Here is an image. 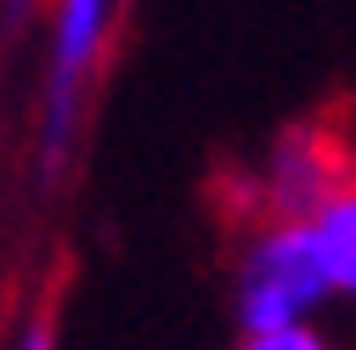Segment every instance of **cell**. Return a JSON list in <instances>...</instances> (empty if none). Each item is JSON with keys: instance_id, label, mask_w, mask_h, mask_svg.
<instances>
[{"instance_id": "cell-7", "label": "cell", "mask_w": 356, "mask_h": 350, "mask_svg": "<svg viewBox=\"0 0 356 350\" xmlns=\"http://www.w3.org/2000/svg\"><path fill=\"white\" fill-rule=\"evenodd\" d=\"M12 350H57V322L51 317H29L12 339Z\"/></svg>"}, {"instance_id": "cell-4", "label": "cell", "mask_w": 356, "mask_h": 350, "mask_svg": "<svg viewBox=\"0 0 356 350\" xmlns=\"http://www.w3.org/2000/svg\"><path fill=\"white\" fill-rule=\"evenodd\" d=\"M300 221H305V238H311V254H317L328 294L356 299V169H345L339 187Z\"/></svg>"}, {"instance_id": "cell-2", "label": "cell", "mask_w": 356, "mask_h": 350, "mask_svg": "<svg viewBox=\"0 0 356 350\" xmlns=\"http://www.w3.org/2000/svg\"><path fill=\"white\" fill-rule=\"evenodd\" d=\"M328 283L317 272L305 221H260L249 226L238 266H232V311L243 333H266V328H294L311 322L328 305Z\"/></svg>"}, {"instance_id": "cell-6", "label": "cell", "mask_w": 356, "mask_h": 350, "mask_svg": "<svg viewBox=\"0 0 356 350\" xmlns=\"http://www.w3.org/2000/svg\"><path fill=\"white\" fill-rule=\"evenodd\" d=\"M40 12H51V0H0V28H6V34H23Z\"/></svg>"}, {"instance_id": "cell-5", "label": "cell", "mask_w": 356, "mask_h": 350, "mask_svg": "<svg viewBox=\"0 0 356 350\" xmlns=\"http://www.w3.org/2000/svg\"><path fill=\"white\" fill-rule=\"evenodd\" d=\"M238 350H334L328 333L317 322H294V328H266V333H243Z\"/></svg>"}, {"instance_id": "cell-1", "label": "cell", "mask_w": 356, "mask_h": 350, "mask_svg": "<svg viewBox=\"0 0 356 350\" xmlns=\"http://www.w3.org/2000/svg\"><path fill=\"white\" fill-rule=\"evenodd\" d=\"M124 0H51V34H46V91H40V124H34V158L40 181H57L79 147L91 79L108 51V34Z\"/></svg>"}, {"instance_id": "cell-3", "label": "cell", "mask_w": 356, "mask_h": 350, "mask_svg": "<svg viewBox=\"0 0 356 350\" xmlns=\"http://www.w3.org/2000/svg\"><path fill=\"white\" fill-rule=\"evenodd\" d=\"M345 175L339 147L323 136V130H283V136L260 153V164L249 175H238V192H243V215L249 226L260 221H300L311 215Z\"/></svg>"}]
</instances>
